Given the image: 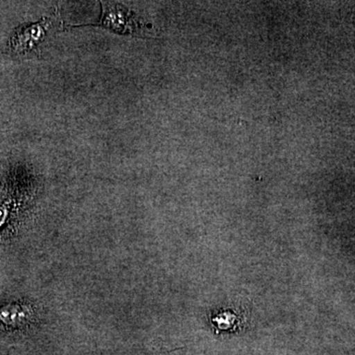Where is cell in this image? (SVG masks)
I'll return each instance as SVG.
<instances>
[{
    "label": "cell",
    "instance_id": "1",
    "mask_svg": "<svg viewBox=\"0 0 355 355\" xmlns=\"http://www.w3.org/2000/svg\"><path fill=\"white\" fill-rule=\"evenodd\" d=\"M50 25V21L43 19L37 24L18 28L9 41L8 51L15 55L31 53L44 38Z\"/></svg>",
    "mask_w": 355,
    "mask_h": 355
},
{
    "label": "cell",
    "instance_id": "2",
    "mask_svg": "<svg viewBox=\"0 0 355 355\" xmlns=\"http://www.w3.org/2000/svg\"><path fill=\"white\" fill-rule=\"evenodd\" d=\"M101 25L119 34H135L139 31V22L125 7L111 2H103Z\"/></svg>",
    "mask_w": 355,
    "mask_h": 355
},
{
    "label": "cell",
    "instance_id": "3",
    "mask_svg": "<svg viewBox=\"0 0 355 355\" xmlns=\"http://www.w3.org/2000/svg\"><path fill=\"white\" fill-rule=\"evenodd\" d=\"M31 313L22 305H7L0 310V322L6 326L17 327L28 322Z\"/></svg>",
    "mask_w": 355,
    "mask_h": 355
}]
</instances>
